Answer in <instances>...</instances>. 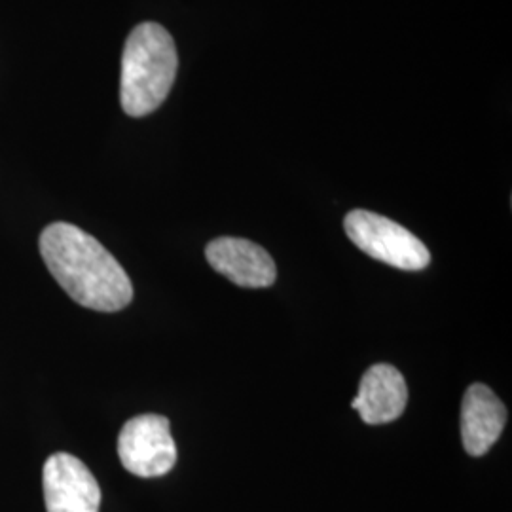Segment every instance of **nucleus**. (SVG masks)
Masks as SVG:
<instances>
[{"label": "nucleus", "mask_w": 512, "mask_h": 512, "mask_svg": "<svg viewBox=\"0 0 512 512\" xmlns=\"http://www.w3.org/2000/svg\"><path fill=\"white\" fill-rule=\"evenodd\" d=\"M507 423V408L494 391L484 384H473L461 404V439L469 456H484L501 437Z\"/></svg>", "instance_id": "nucleus-8"}, {"label": "nucleus", "mask_w": 512, "mask_h": 512, "mask_svg": "<svg viewBox=\"0 0 512 512\" xmlns=\"http://www.w3.org/2000/svg\"><path fill=\"white\" fill-rule=\"evenodd\" d=\"M48 512H99L101 488L84 461L71 454H54L42 471Z\"/></svg>", "instance_id": "nucleus-5"}, {"label": "nucleus", "mask_w": 512, "mask_h": 512, "mask_svg": "<svg viewBox=\"0 0 512 512\" xmlns=\"http://www.w3.org/2000/svg\"><path fill=\"white\" fill-rule=\"evenodd\" d=\"M179 69L175 40L160 23H141L129 33L122 54L120 103L133 118L160 109Z\"/></svg>", "instance_id": "nucleus-2"}, {"label": "nucleus", "mask_w": 512, "mask_h": 512, "mask_svg": "<svg viewBox=\"0 0 512 512\" xmlns=\"http://www.w3.org/2000/svg\"><path fill=\"white\" fill-rule=\"evenodd\" d=\"M40 255L61 289L88 310H124L133 285L120 262L97 239L69 222H54L40 234Z\"/></svg>", "instance_id": "nucleus-1"}, {"label": "nucleus", "mask_w": 512, "mask_h": 512, "mask_svg": "<svg viewBox=\"0 0 512 512\" xmlns=\"http://www.w3.org/2000/svg\"><path fill=\"white\" fill-rule=\"evenodd\" d=\"M408 403V387L404 376L395 366H370L361 378L357 397L351 408L359 412L368 425H382L399 420Z\"/></svg>", "instance_id": "nucleus-7"}, {"label": "nucleus", "mask_w": 512, "mask_h": 512, "mask_svg": "<svg viewBox=\"0 0 512 512\" xmlns=\"http://www.w3.org/2000/svg\"><path fill=\"white\" fill-rule=\"evenodd\" d=\"M207 262L219 274L245 289L272 287L277 277L272 255L249 239L217 238L205 249Z\"/></svg>", "instance_id": "nucleus-6"}, {"label": "nucleus", "mask_w": 512, "mask_h": 512, "mask_svg": "<svg viewBox=\"0 0 512 512\" xmlns=\"http://www.w3.org/2000/svg\"><path fill=\"white\" fill-rule=\"evenodd\" d=\"M118 456L124 469L141 478L164 476L177 463V446L165 416L143 414L122 427Z\"/></svg>", "instance_id": "nucleus-4"}, {"label": "nucleus", "mask_w": 512, "mask_h": 512, "mask_svg": "<svg viewBox=\"0 0 512 512\" xmlns=\"http://www.w3.org/2000/svg\"><path fill=\"white\" fill-rule=\"evenodd\" d=\"M348 238L384 264L406 272H420L431 264V253L420 238L384 215L355 209L344 220Z\"/></svg>", "instance_id": "nucleus-3"}]
</instances>
